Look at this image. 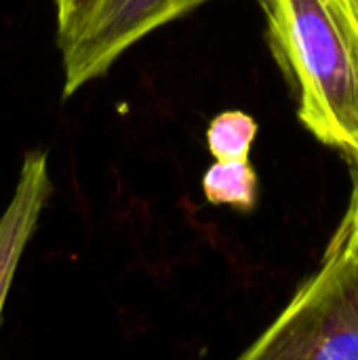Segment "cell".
Returning a JSON list of instances; mask_svg holds the SVG:
<instances>
[{
    "label": "cell",
    "mask_w": 358,
    "mask_h": 360,
    "mask_svg": "<svg viewBox=\"0 0 358 360\" xmlns=\"http://www.w3.org/2000/svg\"><path fill=\"white\" fill-rule=\"evenodd\" d=\"M51 194L49 156L44 150H30L23 156L15 192L0 215V321L19 259L38 228Z\"/></svg>",
    "instance_id": "277c9868"
},
{
    "label": "cell",
    "mask_w": 358,
    "mask_h": 360,
    "mask_svg": "<svg viewBox=\"0 0 358 360\" xmlns=\"http://www.w3.org/2000/svg\"><path fill=\"white\" fill-rule=\"evenodd\" d=\"M255 137V118L241 110L217 114L207 129V146L215 160H249Z\"/></svg>",
    "instance_id": "8992f818"
},
{
    "label": "cell",
    "mask_w": 358,
    "mask_h": 360,
    "mask_svg": "<svg viewBox=\"0 0 358 360\" xmlns=\"http://www.w3.org/2000/svg\"><path fill=\"white\" fill-rule=\"evenodd\" d=\"M357 2H358V0H357Z\"/></svg>",
    "instance_id": "9c48e42d"
},
{
    "label": "cell",
    "mask_w": 358,
    "mask_h": 360,
    "mask_svg": "<svg viewBox=\"0 0 358 360\" xmlns=\"http://www.w3.org/2000/svg\"><path fill=\"white\" fill-rule=\"evenodd\" d=\"M203 192L215 207L251 211L257 202V173L249 160H215L203 175Z\"/></svg>",
    "instance_id": "5b68a950"
},
{
    "label": "cell",
    "mask_w": 358,
    "mask_h": 360,
    "mask_svg": "<svg viewBox=\"0 0 358 360\" xmlns=\"http://www.w3.org/2000/svg\"><path fill=\"white\" fill-rule=\"evenodd\" d=\"M243 360H358V247L340 232L323 266Z\"/></svg>",
    "instance_id": "7a4b0ae2"
},
{
    "label": "cell",
    "mask_w": 358,
    "mask_h": 360,
    "mask_svg": "<svg viewBox=\"0 0 358 360\" xmlns=\"http://www.w3.org/2000/svg\"><path fill=\"white\" fill-rule=\"evenodd\" d=\"M209 0H99L80 32L63 44V97L101 78L135 42Z\"/></svg>",
    "instance_id": "3957f363"
},
{
    "label": "cell",
    "mask_w": 358,
    "mask_h": 360,
    "mask_svg": "<svg viewBox=\"0 0 358 360\" xmlns=\"http://www.w3.org/2000/svg\"><path fill=\"white\" fill-rule=\"evenodd\" d=\"M338 232L352 245L358 247V179L354 184V192H352V200L348 207V213L342 221V226L338 228Z\"/></svg>",
    "instance_id": "ba28073f"
},
{
    "label": "cell",
    "mask_w": 358,
    "mask_h": 360,
    "mask_svg": "<svg viewBox=\"0 0 358 360\" xmlns=\"http://www.w3.org/2000/svg\"><path fill=\"white\" fill-rule=\"evenodd\" d=\"M97 4L99 0H55V27L59 49L80 32Z\"/></svg>",
    "instance_id": "52a82bcc"
},
{
    "label": "cell",
    "mask_w": 358,
    "mask_h": 360,
    "mask_svg": "<svg viewBox=\"0 0 358 360\" xmlns=\"http://www.w3.org/2000/svg\"><path fill=\"white\" fill-rule=\"evenodd\" d=\"M270 51L298 97L300 122L358 160V2L260 0Z\"/></svg>",
    "instance_id": "6da1fadb"
}]
</instances>
